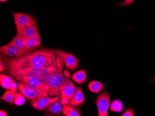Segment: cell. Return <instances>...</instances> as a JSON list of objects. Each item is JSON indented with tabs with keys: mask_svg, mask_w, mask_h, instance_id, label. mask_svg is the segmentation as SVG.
<instances>
[{
	"mask_svg": "<svg viewBox=\"0 0 155 116\" xmlns=\"http://www.w3.org/2000/svg\"><path fill=\"white\" fill-rule=\"evenodd\" d=\"M89 89L94 93H97L100 92L104 87V86L100 81L93 80L88 84Z\"/></svg>",
	"mask_w": 155,
	"mask_h": 116,
	"instance_id": "obj_19",
	"label": "cell"
},
{
	"mask_svg": "<svg viewBox=\"0 0 155 116\" xmlns=\"http://www.w3.org/2000/svg\"><path fill=\"white\" fill-rule=\"evenodd\" d=\"M5 67H29L44 70L57 64L61 59L54 50L41 49L20 57H1Z\"/></svg>",
	"mask_w": 155,
	"mask_h": 116,
	"instance_id": "obj_1",
	"label": "cell"
},
{
	"mask_svg": "<svg viewBox=\"0 0 155 116\" xmlns=\"http://www.w3.org/2000/svg\"><path fill=\"white\" fill-rule=\"evenodd\" d=\"M0 116H8V114H7V112L5 111L1 110L0 111Z\"/></svg>",
	"mask_w": 155,
	"mask_h": 116,
	"instance_id": "obj_28",
	"label": "cell"
},
{
	"mask_svg": "<svg viewBox=\"0 0 155 116\" xmlns=\"http://www.w3.org/2000/svg\"><path fill=\"white\" fill-rule=\"evenodd\" d=\"M61 102L63 105H65L69 104V99H68L65 98H61Z\"/></svg>",
	"mask_w": 155,
	"mask_h": 116,
	"instance_id": "obj_26",
	"label": "cell"
},
{
	"mask_svg": "<svg viewBox=\"0 0 155 116\" xmlns=\"http://www.w3.org/2000/svg\"><path fill=\"white\" fill-rule=\"evenodd\" d=\"M98 116H108V111L110 105V96L107 91L102 92L96 100Z\"/></svg>",
	"mask_w": 155,
	"mask_h": 116,
	"instance_id": "obj_7",
	"label": "cell"
},
{
	"mask_svg": "<svg viewBox=\"0 0 155 116\" xmlns=\"http://www.w3.org/2000/svg\"><path fill=\"white\" fill-rule=\"evenodd\" d=\"M64 73L54 74L45 81L50 88L49 95L51 96H61V86L64 78Z\"/></svg>",
	"mask_w": 155,
	"mask_h": 116,
	"instance_id": "obj_3",
	"label": "cell"
},
{
	"mask_svg": "<svg viewBox=\"0 0 155 116\" xmlns=\"http://www.w3.org/2000/svg\"><path fill=\"white\" fill-rule=\"evenodd\" d=\"M12 14L17 31L22 30L29 26L36 25L37 23L36 20L32 16L26 14L13 12Z\"/></svg>",
	"mask_w": 155,
	"mask_h": 116,
	"instance_id": "obj_6",
	"label": "cell"
},
{
	"mask_svg": "<svg viewBox=\"0 0 155 116\" xmlns=\"http://www.w3.org/2000/svg\"><path fill=\"white\" fill-rule=\"evenodd\" d=\"M1 2H6L8 1V0H0Z\"/></svg>",
	"mask_w": 155,
	"mask_h": 116,
	"instance_id": "obj_29",
	"label": "cell"
},
{
	"mask_svg": "<svg viewBox=\"0 0 155 116\" xmlns=\"http://www.w3.org/2000/svg\"><path fill=\"white\" fill-rule=\"evenodd\" d=\"M75 85L67 77H64L61 86V98H65L70 100L73 98L76 91Z\"/></svg>",
	"mask_w": 155,
	"mask_h": 116,
	"instance_id": "obj_11",
	"label": "cell"
},
{
	"mask_svg": "<svg viewBox=\"0 0 155 116\" xmlns=\"http://www.w3.org/2000/svg\"><path fill=\"white\" fill-rule=\"evenodd\" d=\"M5 71V66L2 63V60L1 59L0 60V72H4Z\"/></svg>",
	"mask_w": 155,
	"mask_h": 116,
	"instance_id": "obj_27",
	"label": "cell"
},
{
	"mask_svg": "<svg viewBox=\"0 0 155 116\" xmlns=\"http://www.w3.org/2000/svg\"><path fill=\"white\" fill-rule=\"evenodd\" d=\"M110 110L112 111L119 113L123 110V103L120 100H114L111 103L110 106Z\"/></svg>",
	"mask_w": 155,
	"mask_h": 116,
	"instance_id": "obj_22",
	"label": "cell"
},
{
	"mask_svg": "<svg viewBox=\"0 0 155 116\" xmlns=\"http://www.w3.org/2000/svg\"><path fill=\"white\" fill-rule=\"evenodd\" d=\"M63 114L66 116H81V112L78 109L71 105H65L63 107Z\"/></svg>",
	"mask_w": 155,
	"mask_h": 116,
	"instance_id": "obj_15",
	"label": "cell"
},
{
	"mask_svg": "<svg viewBox=\"0 0 155 116\" xmlns=\"http://www.w3.org/2000/svg\"><path fill=\"white\" fill-rule=\"evenodd\" d=\"M17 32L18 34L22 35L27 38L41 40L40 32L36 24L27 27L22 30H19Z\"/></svg>",
	"mask_w": 155,
	"mask_h": 116,
	"instance_id": "obj_12",
	"label": "cell"
},
{
	"mask_svg": "<svg viewBox=\"0 0 155 116\" xmlns=\"http://www.w3.org/2000/svg\"><path fill=\"white\" fill-rule=\"evenodd\" d=\"M8 44L19 48L20 49H28L25 47L23 36L18 34L13 38V39L8 43Z\"/></svg>",
	"mask_w": 155,
	"mask_h": 116,
	"instance_id": "obj_16",
	"label": "cell"
},
{
	"mask_svg": "<svg viewBox=\"0 0 155 116\" xmlns=\"http://www.w3.org/2000/svg\"><path fill=\"white\" fill-rule=\"evenodd\" d=\"M24 96V95L22 93L16 92L15 96L14 104L18 106H21L24 105L26 102Z\"/></svg>",
	"mask_w": 155,
	"mask_h": 116,
	"instance_id": "obj_23",
	"label": "cell"
},
{
	"mask_svg": "<svg viewBox=\"0 0 155 116\" xmlns=\"http://www.w3.org/2000/svg\"><path fill=\"white\" fill-rule=\"evenodd\" d=\"M35 49H21L8 44L1 46L0 53L3 55L8 57H20L32 52Z\"/></svg>",
	"mask_w": 155,
	"mask_h": 116,
	"instance_id": "obj_9",
	"label": "cell"
},
{
	"mask_svg": "<svg viewBox=\"0 0 155 116\" xmlns=\"http://www.w3.org/2000/svg\"><path fill=\"white\" fill-rule=\"evenodd\" d=\"M154 80H155V77H154Z\"/></svg>",
	"mask_w": 155,
	"mask_h": 116,
	"instance_id": "obj_30",
	"label": "cell"
},
{
	"mask_svg": "<svg viewBox=\"0 0 155 116\" xmlns=\"http://www.w3.org/2000/svg\"><path fill=\"white\" fill-rule=\"evenodd\" d=\"M71 79L78 84L82 85L87 81V72L84 70L78 71L73 74Z\"/></svg>",
	"mask_w": 155,
	"mask_h": 116,
	"instance_id": "obj_14",
	"label": "cell"
},
{
	"mask_svg": "<svg viewBox=\"0 0 155 116\" xmlns=\"http://www.w3.org/2000/svg\"><path fill=\"white\" fill-rule=\"evenodd\" d=\"M54 52L57 56L65 63L68 70L73 71L79 67L80 63L74 55L58 50H55Z\"/></svg>",
	"mask_w": 155,
	"mask_h": 116,
	"instance_id": "obj_8",
	"label": "cell"
},
{
	"mask_svg": "<svg viewBox=\"0 0 155 116\" xmlns=\"http://www.w3.org/2000/svg\"><path fill=\"white\" fill-rule=\"evenodd\" d=\"M25 47L27 49H35L41 45V40L33 38H27L23 36Z\"/></svg>",
	"mask_w": 155,
	"mask_h": 116,
	"instance_id": "obj_18",
	"label": "cell"
},
{
	"mask_svg": "<svg viewBox=\"0 0 155 116\" xmlns=\"http://www.w3.org/2000/svg\"><path fill=\"white\" fill-rule=\"evenodd\" d=\"M135 0H124L123 2L119 3V5L121 6H126L131 4Z\"/></svg>",
	"mask_w": 155,
	"mask_h": 116,
	"instance_id": "obj_25",
	"label": "cell"
},
{
	"mask_svg": "<svg viewBox=\"0 0 155 116\" xmlns=\"http://www.w3.org/2000/svg\"><path fill=\"white\" fill-rule=\"evenodd\" d=\"M61 96H57L51 98L48 95L41 97L39 98L32 100L31 105L35 109L38 110H44L51 106L55 102L59 101Z\"/></svg>",
	"mask_w": 155,
	"mask_h": 116,
	"instance_id": "obj_10",
	"label": "cell"
},
{
	"mask_svg": "<svg viewBox=\"0 0 155 116\" xmlns=\"http://www.w3.org/2000/svg\"><path fill=\"white\" fill-rule=\"evenodd\" d=\"M63 105L61 101H57L49 107L48 111L53 114H59L62 112Z\"/></svg>",
	"mask_w": 155,
	"mask_h": 116,
	"instance_id": "obj_20",
	"label": "cell"
},
{
	"mask_svg": "<svg viewBox=\"0 0 155 116\" xmlns=\"http://www.w3.org/2000/svg\"><path fill=\"white\" fill-rule=\"evenodd\" d=\"M10 76L14 77L16 76H31L45 82L54 74L60 73L63 71L64 64L62 60L55 65L44 70H38L29 67H5Z\"/></svg>",
	"mask_w": 155,
	"mask_h": 116,
	"instance_id": "obj_2",
	"label": "cell"
},
{
	"mask_svg": "<svg viewBox=\"0 0 155 116\" xmlns=\"http://www.w3.org/2000/svg\"><path fill=\"white\" fill-rule=\"evenodd\" d=\"M18 88L21 93L28 100H33L48 95V93L44 91L31 87L24 83H19Z\"/></svg>",
	"mask_w": 155,
	"mask_h": 116,
	"instance_id": "obj_5",
	"label": "cell"
},
{
	"mask_svg": "<svg viewBox=\"0 0 155 116\" xmlns=\"http://www.w3.org/2000/svg\"><path fill=\"white\" fill-rule=\"evenodd\" d=\"M14 83V80L10 77L5 74H0V85L2 88L10 90Z\"/></svg>",
	"mask_w": 155,
	"mask_h": 116,
	"instance_id": "obj_17",
	"label": "cell"
},
{
	"mask_svg": "<svg viewBox=\"0 0 155 116\" xmlns=\"http://www.w3.org/2000/svg\"><path fill=\"white\" fill-rule=\"evenodd\" d=\"M13 78L15 80L26 84L31 87L44 91L48 94L50 92V88L47 84L37 78L31 76H16Z\"/></svg>",
	"mask_w": 155,
	"mask_h": 116,
	"instance_id": "obj_4",
	"label": "cell"
},
{
	"mask_svg": "<svg viewBox=\"0 0 155 116\" xmlns=\"http://www.w3.org/2000/svg\"><path fill=\"white\" fill-rule=\"evenodd\" d=\"M122 116H134V111L131 109H127L125 112L122 114Z\"/></svg>",
	"mask_w": 155,
	"mask_h": 116,
	"instance_id": "obj_24",
	"label": "cell"
},
{
	"mask_svg": "<svg viewBox=\"0 0 155 116\" xmlns=\"http://www.w3.org/2000/svg\"><path fill=\"white\" fill-rule=\"evenodd\" d=\"M84 100L85 99L82 89L78 86L73 98L69 100V104L74 106H80L84 103Z\"/></svg>",
	"mask_w": 155,
	"mask_h": 116,
	"instance_id": "obj_13",
	"label": "cell"
},
{
	"mask_svg": "<svg viewBox=\"0 0 155 116\" xmlns=\"http://www.w3.org/2000/svg\"><path fill=\"white\" fill-rule=\"evenodd\" d=\"M15 93L16 92H15L7 89L4 94L2 95V96L1 97V99H2L10 104H13V103H14Z\"/></svg>",
	"mask_w": 155,
	"mask_h": 116,
	"instance_id": "obj_21",
	"label": "cell"
}]
</instances>
